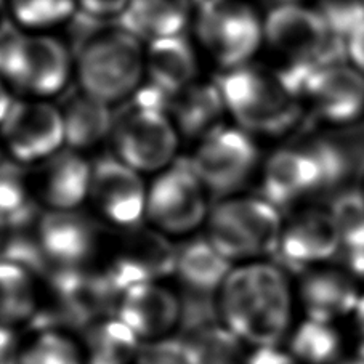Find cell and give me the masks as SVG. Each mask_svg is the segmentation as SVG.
<instances>
[{
    "label": "cell",
    "instance_id": "6da1fadb",
    "mask_svg": "<svg viewBox=\"0 0 364 364\" xmlns=\"http://www.w3.org/2000/svg\"><path fill=\"white\" fill-rule=\"evenodd\" d=\"M227 328L255 347H274L291 321V289L272 263L231 269L218 304Z\"/></svg>",
    "mask_w": 364,
    "mask_h": 364
},
{
    "label": "cell",
    "instance_id": "7a4b0ae2",
    "mask_svg": "<svg viewBox=\"0 0 364 364\" xmlns=\"http://www.w3.org/2000/svg\"><path fill=\"white\" fill-rule=\"evenodd\" d=\"M263 37L282 63L276 71L300 98L316 71L348 61L347 39L332 33L316 9L299 4L279 5L267 16Z\"/></svg>",
    "mask_w": 364,
    "mask_h": 364
},
{
    "label": "cell",
    "instance_id": "3957f363",
    "mask_svg": "<svg viewBox=\"0 0 364 364\" xmlns=\"http://www.w3.org/2000/svg\"><path fill=\"white\" fill-rule=\"evenodd\" d=\"M98 18L76 21V56L80 89L105 103L135 93L146 66L140 39L121 24L103 26Z\"/></svg>",
    "mask_w": 364,
    "mask_h": 364
},
{
    "label": "cell",
    "instance_id": "277c9868",
    "mask_svg": "<svg viewBox=\"0 0 364 364\" xmlns=\"http://www.w3.org/2000/svg\"><path fill=\"white\" fill-rule=\"evenodd\" d=\"M227 111L244 130L278 135L292 129L302 116V98L281 79L278 71L237 66L217 79Z\"/></svg>",
    "mask_w": 364,
    "mask_h": 364
},
{
    "label": "cell",
    "instance_id": "5b68a950",
    "mask_svg": "<svg viewBox=\"0 0 364 364\" xmlns=\"http://www.w3.org/2000/svg\"><path fill=\"white\" fill-rule=\"evenodd\" d=\"M282 230L279 209L267 199H227L209 217V240L230 262L278 252Z\"/></svg>",
    "mask_w": 364,
    "mask_h": 364
},
{
    "label": "cell",
    "instance_id": "8992f818",
    "mask_svg": "<svg viewBox=\"0 0 364 364\" xmlns=\"http://www.w3.org/2000/svg\"><path fill=\"white\" fill-rule=\"evenodd\" d=\"M71 69L68 48L47 36H11L0 43V77L15 89L47 97L66 85Z\"/></svg>",
    "mask_w": 364,
    "mask_h": 364
},
{
    "label": "cell",
    "instance_id": "52a82bcc",
    "mask_svg": "<svg viewBox=\"0 0 364 364\" xmlns=\"http://www.w3.org/2000/svg\"><path fill=\"white\" fill-rule=\"evenodd\" d=\"M112 138L117 158L136 172L164 168L172 162L178 144L171 116L135 100L114 119Z\"/></svg>",
    "mask_w": 364,
    "mask_h": 364
},
{
    "label": "cell",
    "instance_id": "ba28073f",
    "mask_svg": "<svg viewBox=\"0 0 364 364\" xmlns=\"http://www.w3.org/2000/svg\"><path fill=\"white\" fill-rule=\"evenodd\" d=\"M196 29L207 52L228 69L247 65L263 39L255 11L240 0H200Z\"/></svg>",
    "mask_w": 364,
    "mask_h": 364
},
{
    "label": "cell",
    "instance_id": "9c48e42d",
    "mask_svg": "<svg viewBox=\"0 0 364 364\" xmlns=\"http://www.w3.org/2000/svg\"><path fill=\"white\" fill-rule=\"evenodd\" d=\"M257 161L259 149L246 130L217 127L203 138L190 164L207 191L228 196L246 183Z\"/></svg>",
    "mask_w": 364,
    "mask_h": 364
},
{
    "label": "cell",
    "instance_id": "30bf717a",
    "mask_svg": "<svg viewBox=\"0 0 364 364\" xmlns=\"http://www.w3.org/2000/svg\"><path fill=\"white\" fill-rule=\"evenodd\" d=\"M205 191L190 161L175 162L149 188L146 217L164 233H190L207 215Z\"/></svg>",
    "mask_w": 364,
    "mask_h": 364
},
{
    "label": "cell",
    "instance_id": "8fae6325",
    "mask_svg": "<svg viewBox=\"0 0 364 364\" xmlns=\"http://www.w3.org/2000/svg\"><path fill=\"white\" fill-rule=\"evenodd\" d=\"M0 135L18 162H42L65 143L61 112L42 102H14L0 124Z\"/></svg>",
    "mask_w": 364,
    "mask_h": 364
},
{
    "label": "cell",
    "instance_id": "7c38bea8",
    "mask_svg": "<svg viewBox=\"0 0 364 364\" xmlns=\"http://www.w3.org/2000/svg\"><path fill=\"white\" fill-rule=\"evenodd\" d=\"M89 198L105 218L121 228H140L146 215L148 191L140 172L119 158H103L92 166Z\"/></svg>",
    "mask_w": 364,
    "mask_h": 364
},
{
    "label": "cell",
    "instance_id": "4fadbf2b",
    "mask_svg": "<svg viewBox=\"0 0 364 364\" xmlns=\"http://www.w3.org/2000/svg\"><path fill=\"white\" fill-rule=\"evenodd\" d=\"M302 98L321 121L353 124L364 116V74L348 61L321 68L309 79Z\"/></svg>",
    "mask_w": 364,
    "mask_h": 364
},
{
    "label": "cell",
    "instance_id": "5bb4252c",
    "mask_svg": "<svg viewBox=\"0 0 364 364\" xmlns=\"http://www.w3.org/2000/svg\"><path fill=\"white\" fill-rule=\"evenodd\" d=\"M177 250L158 231L140 230L129 237L121 255L112 262L105 279L116 294L140 282H156L175 272Z\"/></svg>",
    "mask_w": 364,
    "mask_h": 364
},
{
    "label": "cell",
    "instance_id": "9a60e30c",
    "mask_svg": "<svg viewBox=\"0 0 364 364\" xmlns=\"http://www.w3.org/2000/svg\"><path fill=\"white\" fill-rule=\"evenodd\" d=\"M342 249L329 210L309 209L284 225L278 254L291 268H310L331 260Z\"/></svg>",
    "mask_w": 364,
    "mask_h": 364
},
{
    "label": "cell",
    "instance_id": "2e32d148",
    "mask_svg": "<svg viewBox=\"0 0 364 364\" xmlns=\"http://www.w3.org/2000/svg\"><path fill=\"white\" fill-rule=\"evenodd\" d=\"M31 183L50 210H76L90 194L92 166L74 149H60L41 162Z\"/></svg>",
    "mask_w": 364,
    "mask_h": 364
},
{
    "label": "cell",
    "instance_id": "e0dca14e",
    "mask_svg": "<svg viewBox=\"0 0 364 364\" xmlns=\"http://www.w3.org/2000/svg\"><path fill=\"white\" fill-rule=\"evenodd\" d=\"M117 318L140 341H159L181 321V304L173 292L158 282H140L121 296Z\"/></svg>",
    "mask_w": 364,
    "mask_h": 364
},
{
    "label": "cell",
    "instance_id": "ac0fdd59",
    "mask_svg": "<svg viewBox=\"0 0 364 364\" xmlns=\"http://www.w3.org/2000/svg\"><path fill=\"white\" fill-rule=\"evenodd\" d=\"M36 240L48 263L61 269L79 268L95 249L93 223L76 210H48L39 218Z\"/></svg>",
    "mask_w": 364,
    "mask_h": 364
},
{
    "label": "cell",
    "instance_id": "d6986e66",
    "mask_svg": "<svg viewBox=\"0 0 364 364\" xmlns=\"http://www.w3.org/2000/svg\"><path fill=\"white\" fill-rule=\"evenodd\" d=\"M321 190H324L321 167L306 144L279 149L268 159L262 181L263 199L278 209Z\"/></svg>",
    "mask_w": 364,
    "mask_h": 364
},
{
    "label": "cell",
    "instance_id": "ffe728a7",
    "mask_svg": "<svg viewBox=\"0 0 364 364\" xmlns=\"http://www.w3.org/2000/svg\"><path fill=\"white\" fill-rule=\"evenodd\" d=\"M360 296L355 276L338 268H313L300 287L306 318L331 324L353 315Z\"/></svg>",
    "mask_w": 364,
    "mask_h": 364
},
{
    "label": "cell",
    "instance_id": "44dd1931",
    "mask_svg": "<svg viewBox=\"0 0 364 364\" xmlns=\"http://www.w3.org/2000/svg\"><path fill=\"white\" fill-rule=\"evenodd\" d=\"M58 109L65 129V143L74 151L95 146L114 127L109 105L82 89L66 93Z\"/></svg>",
    "mask_w": 364,
    "mask_h": 364
},
{
    "label": "cell",
    "instance_id": "7402d4cb",
    "mask_svg": "<svg viewBox=\"0 0 364 364\" xmlns=\"http://www.w3.org/2000/svg\"><path fill=\"white\" fill-rule=\"evenodd\" d=\"M190 20V0H130L117 23L140 41L183 34Z\"/></svg>",
    "mask_w": 364,
    "mask_h": 364
},
{
    "label": "cell",
    "instance_id": "603a6c76",
    "mask_svg": "<svg viewBox=\"0 0 364 364\" xmlns=\"http://www.w3.org/2000/svg\"><path fill=\"white\" fill-rule=\"evenodd\" d=\"M144 63L151 84L161 87L171 95L191 85L198 73L196 55L183 34L149 42Z\"/></svg>",
    "mask_w": 364,
    "mask_h": 364
},
{
    "label": "cell",
    "instance_id": "cb8c5ba5",
    "mask_svg": "<svg viewBox=\"0 0 364 364\" xmlns=\"http://www.w3.org/2000/svg\"><path fill=\"white\" fill-rule=\"evenodd\" d=\"M225 111L227 106L217 82H193L172 97L168 116L183 134L205 136L217 129Z\"/></svg>",
    "mask_w": 364,
    "mask_h": 364
},
{
    "label": "cell",
    "instance_id": "d4e9b609",
    "mask_svg": "<svg viewBox=\"0 0 364 364\" xmlns=\"http://www.w3.org/2000/svg\"><path fill=\"white\" fill-rule=\"evenodd\" d=\"M175 273L198 296L220 291L231 273V262L209 240H196L177 250Z\"/></svg>",
    "mask_w": 364,
    "mask_h": 364
},
{
    "label": "cell",
    "instance_id": "484cf974",
    "mask_svg": "<svg viewBox=\"0 0 364 364\" xmlns=\"http://www.w3.org/2000/svg\"><path fill=\"white\" fill-rule=\"evenodd\" d=\"M140 338L119 318L93 323L85 334L87 364H129L140 351Z\"/></svg>",
    "mask_w": 364,
    "mask_h": 364
},
{
    "label": "cell",
    "instance_id": "4316f807",
    "mask_svg": "<svg viewBox=\"0 0 364 364\" xmlns=\"http://www.w3.org/2000/svg\"><path fill=\"white\" fill-rule=\"evenodd\" d=\"M36 309V292L29 269L0 259V324L14 328L31 321Z\"/></svg>",
    "mask_w": 364,
    "mask_h": 364
},
{
    "label": "cell",
    "instance_id": "83f0119b",
    "mask_svg": "<svg viewBox=\"0 0 364 364\" xmlns=\"http://www.w3.org/2000/svg\"><path fill=\"white\" fill-rule=\"evenodd\" d=\"M36 194L18 166L0 164V218L9 230L28 228L37 215Z\"/></svg>",
    "mask_w": 364,
    "mask_h": 364
},
{
    "label": "cell",
    "instance_id": "f1b7e54d",
    "mask_svg": "<svg viewBox=\"0 0 364 364\" xmlns=\"http://www.w3.org/2000/svg\"><path fill=\"white\" fill-rule=\"evenodd\" d=\"M291 355L305 364H332L342 358V338L334 324L306 318L294 331Z\"/></svg>",
    "mask_w": 364,
    "mask_h": 364
},
{
    "label": "cell",
    "instance_id": "f546056e",
    "mask_svg": "<svg viewBox=\"0 0 364 364\" xmlns=\"http://www.w3.org/2000/svg\"><path fill=\"white\" fill-rule=\"evenodd\" d=\"M186 341V338H185ZM196 358V364H244L241 338L227 326L209 324L191 332L186 341Z\"/></svg>",
    "mask_w": 364,
    "mask_h": 364
},
{
    "label": "cell",
    "instance_id": "4dcf8cb0",
    "mask_svg": "<svg viewBox=\"0 0 364 364\" xmlns=\"http://www.w3.org/2000/svg\"><path fill=\"white\" fill-rule=\"evenodd\" d=\"M331 215L341 237L342 249L356 252L364 249V194L363 191H347L337 196L331 205Z\"/></svg>",
    "mask_w": 364,
    "mask_h": 364
},
{
    "label": "cell",
    "instance_id": "1f68e13d",
    "mask_svg": "<svg viewBox=\"0 0 364 364\" xmlns=\"http://www.w3.org/2000/svg\"><path fill=\"white\" fill-rule=\"evenodd\" d=\"M21 364H84L79 348L60 332L46 331L23 350Z\"/></svg>",
    "mask_w": 364,
    "mask_h": 364
},
{
    "label": "cell",
    "instance_id": "d6a6232c",
    "mask_svg": "<svg viewBox=\"0 0 364 364\" xmlns=\"http://www.w3.org/2000/svg\"><path fill=\"white\" fill-rule=\"evenodd\" d=\"M11 15L26 26H48L74 14V0H7Z\"/></svg>",
    "mask_w": 364,
    "mask_h": 364
},
{
    "label": "cell",
    "instance_id": "836d02e7",
    "mask_svg": "<svg viewBox=\"0 0 364 364\" xmlns=\"http://www.w3.org/2000/svg\"><path fill=\"white\" fill-rule=\"evenodd\" d=\"M316 10L332 33L343 39L364 23V0H318Z\"/></svg>",
    "mask_w": 364,
    "mask_h": 364
},
{
    "label": "cell",
    "instance_id": "e575fe53",
    "mask_svg": "<svg viewBox=\"0 0 364 364\" xmlns=\"http://www.w3.org/2000/svg\"><path fill=\"white\" fill-rule=\"evenodd\" d=\"M136 360L138 364H196L190 343L171 337L141 345Z\"/></svg>",
    "mask_w": 364,
    "mask_h": 364
},
{
    "label": "cell",
    "instance_id": "d590c367",
    "mask_svg": "<svg viewBox=\"0 0 364 364\" xmlns=\"http://www.w3.org/2000/svg\"><path fill=\"white\" fill-rule=\"evenodd\" d=\"M306 146L315 154L318 164L321 167L324 188L334 186L345 178L348 172V159L338 144L326 140V138H315L306 143Z\"/></svg>",
    "mask_w": 364,
    "mask_h": 364
},
{
    "label": "cell",
    "instance_id": "8d00e7d4",
    "mask_svg": "<svg viewBox=\"0 0 364 364\" xmlns=\"http://www.w3.org/2000/svg\"><path fill=\"white\" fill-rule=\"evenodd\" d=\"M130 0H77L80 11L92 18L105 20L108 16H121Z\"/></svg>",
    "mask_w": 364,
    "mask_h": 364
},
{
    "label": "cell",
    "instance_id": "74e56055",
    "mask_svg": "<svg viewBox=\"0 0 364 364\" xmlns=\"http://www.w3.org/2000/svg\"><path fill=\"white\" fill-rule=\"evenodd\" d=\"M21 353L14 328L0 324V364H21Z\"/></svg>",
    "mask_w": 364,
    "mask_h": 364
},
{
    "label": "cell",
    "instance_id": "f35d334b",
    "mask_svg": "<svg viewBox=\"0 0 364 364\" xmlns=\"http://www.w3.org/2000/svg\"><path fill=\"white\" fill-rule=\"evenodd\" d=\"M244 364H297L296 358L274 347H257Z\"/></svg>",
    "mask_w": 364,
    "mask_h": 364
},
{
    "label": "cell",
    "instance_id": "ab89813d",
    "mask_svg": "<svg viewBox=\"0 0 364 364\" xmlns=\"http://www.w3.org/2000/svg\"><path fill=\"white\" fill-rule=\"evenodd\" d=\"M347 60L364 74V23L347 37Z\"/></svg>",
    "mask_w": 364,
    "mask_h": 364
},
{
    "label": "cell",
    "instance_id": "60d3db41",
    "mask_svg": "<svg viewBox=\"0 0 364 364\" xmlns=\"http://www.w3.org/2000/svg\"><path fill=\"white\" fill-rule=\"evenodd\" d=\"M11 10L7 0H0V43L15 36L14 24H11Z\"/></svg>",
    "mask_w": 364,
    "mask_h": 364
},
{
    "label": "cell",
    "instance_id": "b9f144b4",
    "mask_svg": "<svg viewBox=\"0 0 364 364\" xmlns=\"http://www.w3.org/2000/svg\"><path fill=\"white\" fill-rule=\"evenodd\" d=\"M11 103H14V102L10 100L7 87H5V82L2 80V77H0V124L4 122L5 116H7Z\"/></svg>",
    "mask_w": 364,
    "mask_h": 364
},
{
    "label": "cell",
    "instance_id": "7bdbcfd3",
    "mask_svg": "<svg viewBox=\"0 0 364 364\" xmlns=\"http://www.w3.org/2000/svg\"><path fill=\"white\" fill-rule=\"evenodd\" d=\"M353 319L358 331H360V334L364 337V292H361L360 300H358L356 304V309L353 311Z\"/></svg>",
    "mask_w": 364,
    "mask_h": 364
},
{
    "label": "cell",
    "instance_id": "ee69618b",
    "mask_svg": "<svg viewBox=\"0 0 364 364\" xmlns=\"http://www.w3.org/2000/svg\"><path fill=\"white\" fill-rule=\"evenodd\" d=\"M337 364H364V345L351 351L350 355L342 356Z\"/></svg>",
    "mask_w": 364,
    "mask_h": 364
},
{
    "label": "cell",
    "instance_id": "f6af8a7d",
    "mask_svg": "<svg viewBox=\"0 0 364 364\" xmlns=\"http://www.w3.org/2000/svg\"><path fill=\"white\" fill-rule=\"evenodd\" d=\"M7 237H9V227L5 225V222L0 218V259L4 255V249L5 244H7Z\"/></svg>",
    "mask_w": 364,
    "mask_h": 364
},
{
    "label": "cell",
    "instance_id": "bcb514c9",
    "mask_svg": "<svg viewBox=\"0 0 364 364\" xmlns=\"http://www.w3.org/2000/svg\"><path fill=\"white\" fill-rule=\"evenodd\" d=\"M284 4H296V0H282Z\"/></svg>",
    "mask_w": 364,
    "mask_h": 364
},
{
    "label": "cell",
    "instance_id": "7dc6e473",
    "mask_svg": "<svg viewBox=\"0 0 364 364\" xmlns=\"http://www.w3.org/2000/svg\"><path fill=\"white\" fill-rule=\"evenodd\" d=\"M361 191H363V194H364V185H363V190H361Z\"/></svg>",
    "mask_w": 364,
    "mask_h": 364
}]
</instances>
